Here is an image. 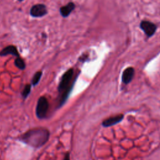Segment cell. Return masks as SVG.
Returning a JSON list of instances; mask_svg holds the SVG:
<instances>
[{
	"instance_id": "obj_1",
	"label": "cell",
	"mask_w": 160,
	"mask_h": 160,
	"mask_svg": "<svg viewBox=\"0 0 160 160\" xmlns=\"http://www.w3.org/2000/svg\"><path fill=\"white\" fill-rule=\"evenodd\" d=\"M77 75L74 79V69L70 68L67 70L61 76L58 90L59 94L58 108L61 107L68 99L77 79Z\"/></svg>"
},
{
	"instance_id": "obj_2",
	"label": "cell",
	"mask_w": 160,
	"mask_h": 160,
	"mask_svg": "<svg viewBox=\"0 0 160 160\" xmlns=\"http://www.w3.org/2000/svg\"><path fill=\"white\" fill-rule=\"evenodd\" d=\"M49 132L43 128H36L26 131L21 136V140L24 143L34 147L39 148L48 140Z\"/></svg>"
},
{
	"instance_id": "obj_3",
	"label": "cell",
	"mask_w": 160,
	"mask_h": 160,
	"mask_svg": "<svg viewBox=\"0 0 160 160\" xmlns=\"http://www.w3.org/2000/svg\"><path fill=\"white\" fill-rule=\"evenodd\" d=\"M49 108V103L47 98L44 96L40 97L37 102L36 108V114L39 119H43L46 118Z\"/></svg>"
},
{
	"instance_id": "obj_4",
	"label": "cell",
	"mask_w": 160,
	"mask_h": 160,
	"mask_svg": "<svg viewBox=\"0 0 160 160\" xmlns=\"http://www.w3.org/2000/svg\"><path fill=\"white\" fill-rule=\"evenodd\" d=\"M29 13L34 18L42 17L48 13L47 7L44 4H36L31 7Z\"/></svg>"
},
{
	"instance_id": "obj_5",
	"label": "cell",
	"mask_w": 160,
	"mask_h": 160,
	"mask_svg": "<svg viewBox=\"0 0 160 160\" xmlns=\"http://www.w3.org/2000/svg\"><path fill=\"white\" fill-rule=\"evenodd\" d=\"M140 27L148 37L152 36L156 30V24L148 21H141Z\"/></svg>"
},
{
	"instance_id": "obj_6",
	"label": "cell",
	"mask_w": 160,
	"mask_h": 160,
	"mask_svg": "<svg viewBox=\"0 0 160 160\" xmlns=\"http://www.w3.org/2000/svg\"><path fill=\"white\" fill-rule=\"evenodd\" d=\"M75 4L73 2H68L66 6H62L59 9V12L63 18H67L74 9Z\"/></svg>"
},
{
	"instance_id": "obj_7",
	"label": "cell",
	"mask_w": 160,
	"mask_h": 160,
	"mask_svg": "<svg viewBox=\"0 0 160 160\" xmlns=\"http://www.w3.org/2000/svg\"><path fill=\"white\" fill-rule=\"evenodd\" d=\"M8 54H11L15 56L17 58H19V54L18 51V49L16 47L13 45H9L6 46L0 52V56H7Z\"/></svg>"
},
{
	"instance_id": "obj_8",
	"label": "cell",
	"mask_w": 160,
	"mask_h": 160,
	"mask_svg": "<svg viewBox=\"0 0 160 160\" xmlns=\"http://www.w3.org/2000/svg\"><path fill=\"white\" fill-rule=\"evenodd\" d=\"M134 70L132 68H126L122 72V81L125 83H129L134 76Z\"/></svg>"
},
{
	"instance_id": "obj_9",
	"label": "cell",
	"mask_w": 160,
	"mask_h": 160,
	"mask_svg": "<svg viewBox=\"0 0 160 160\" xmlns=\"http://www.w3.org/2000/svg\"><path fill=\"white\" fill-rule=\"evenodd\" d=\"M122 118H123V116L122 114H119V115H117L115 116H112V117H110V118L105 119L102 122V124L104 127H108L110 126H112V125L120 122Z\"/></svg>"
},
{
	"instance_id": "obj_10",
	"label": "cell",
	"mask_w": 160,
	"mask_h": 160,
	"mask_svg": "<svg viewBox=\"0 0 160 160\" xmlns=\"http://www.w3.org/2000/svg\"><path fill=\"white\" fill-rule=\"evenodd\" d=\"M14 64L16 67H18V68L21 70H24L26 68L25 62L20 57L16 58V59L14 60Z\"/></svg>"
},
{
	"instance_id": "obj_11",
	"label": "cell",
	"mask_w": 160,
	"mask_h": 160,
	"mask_svg": "<svg viewBox=\"0 0 160 160\" xmlns=\"http://www.w3.org/2000/svg\"><path fill=\"white\" fill-rule=\"evenodd\" d=\"M31 84H26L24 88H23L22 92H21V96L24 99H26L29 94L31 92Z\"/></svg>"
},
{
	"instance_id": "obj_12",
	"label": "cell",
	"mask_w": 160,
	"mask_h": 160,
	"mask_svg": "<svg viewBox=\"0 0 160 160\" xmlns=\"http://www.w3.org/2000/svg\"><path fill=\"white\" fill-rule=\"evenodd\" d=\"M42 71H38L36 72L33 77H32V81H31V83L33 86H36L37 84H38V82H39V80L41 79V78L42 76Z\"/></svg>"
},
{
	"instance_id": "obj_13",
	"label": "cell",
	"mask_w": 160,
	"mask_h": 160,
	"mask_svg": "<svg viewBox=\"0 0 160 160\" xmlns=\"http://www.w3.org/2000/svg\"><path fill=\"white\" fill-rule=\"evenodd\" d=\"M64 160H70V158H69V153H67L66 155L65 156V158H64Z\"/></svg>"
}]
</instances>
